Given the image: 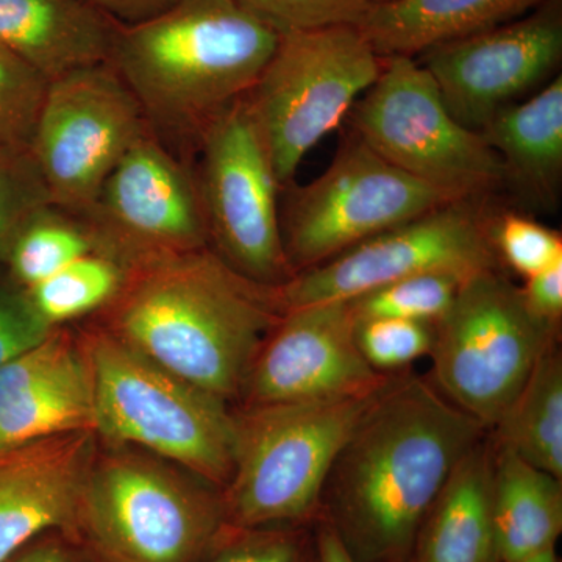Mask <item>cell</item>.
<instances>
[{
  "instance_id": "19",
  "label": "cell",
  "mask_w": 562,
  "mask_h": 562,
  "mask_svg": "<svg viewBox=\"0 0 562 562\" xmlns=\"http://www.w3.org/2000/svg\"><path fill=\"white\" fill-rule=\"evenodd\" d=\"M492 457L487 432L431 503L406 562H501L492 519Z\"/></svg>"
},
{
  "instance_id": "21",
  "label": "cell",
  "mask_w": 562,
  "mask_h": 562,
  "mask_svg": "<svg viewBox=\"0 0 562 562\" xmlns=\"http://www.w3.org/2000/svg\"><path fill=\"white\" fill-rule=\"evenodd\" d=\"M543 0H391L357 25L380 58L417 57L438 44L517 20Z\"/></svg>"
},
{
  "instance_id": "14",
  "label": "cell",
  "mask_w": 562,
  "mask_h": 562,
  "mask_svg": "<svg viewBox=\"0 0 562 562\" xmlns=\"http://www.w3.org/2000/svg\"><path fill=\"white\" fill-rule=\"evenodd\" d=\"M79 217L94 233L98 250L125 269L210 247L194 169L151 132L125 151Z\"/></svg>"
},
{
  "instance_id": "36",
  "label": "cell",
  "mask_w": 562,
  "mask_h": 562,
  "mask_svg": "<svg viewBox=\"0 0 562 562\" xmlns=\"http://www.w3.org/2000/svg\"><path fill=\"white\" fill-rule=\"evenodd\" d=\"M5 562H95L87 547L65 531L50 530L36 536Z\"/></svg>"
},
{
  "instance_id": "7",
  "label": "cell",
  "mask_w": 562,
  "mask_h": 562,
  "mask_svg": "<svg viewBox=\"0 0 562 562\" xmlns=\"http://www.w3.org/2000/svg\"><path fill=\"white\" fill-rule=\"evenodd\" d=\"M382 58L353 25L280 35L244 95L281 187L379 79Z\"/></svg>"
},
{
  "instance_id": "40",
  "label": "cell",
  "mask_w": 562,
  "mask_h": 562,
  "mask_svg": "<svg viewBox=\"0 0 562 562\" xmlns=\"http://www.w3.org/2000/svg\"><path fill=\"white\" fill-rule=\"evenodd\" d=\"M373 3L391 2V0H372Z\"/></svg>"
},
{
  "instance_id": "18",
  "label": "cell",
  "mask_w": 562,
  "mask_h": 562,
  "mask_svg": "<svg viewBox=\"0 0 562 562\" xmlns=\"http://www.w3.org/2000/svg\"><path fill=\"white\" fill-rule=\"evenodd\" d=\"M121 29L87 0H0V46L49 81L111 61Z\"/></svg>"
},
{
  "instance_id": "5",
  "label": "cell",
  "mask_w": 562,
  "mask_h": 562,
  "mask_svg": "<svg viewBox=\"0 0 562 562\" xmlns=\"http://www.w3.org/2000/svg\"><path fill=\"white\" fill-rule=\"evenodd\" d=\"M80 341L90 364L99 438L157 454L224 490L236 449V419L227 402L162 368L105 327Z\"/></svg>"
},
{
  "instance_id": "37",
  "label": "cell",
  "mask_w": 562,
  "mask_h": 562,
  "mask_svg": "<svg viewBox=\"0 0 562 562\" xmlns=\"http://www.w3.org/2000/svg\"><path fill=\"white\" fill-rule=\"evenodd\" d=\"M121 27H136L157 20L180 0H87Z\"/></svg>"
},
{
  "instance_id": "30",
  "label": "cell",
  "mask_w": 562,
  "mask_h": 562,
  "mask_svg": "<svg viewBox=\"0 0 562 562\" xmlns=\"http://www.w3.org/2000/svg\"><path fill=\"white\" fill-rule=\"evenodd\" d=\"M50 81L0 46V146L31 147Z\"/></svg>"
},
{
  "instance_id": "17",
  "label": "cell",
  "mask_w": 562,
  "mask_h": 562,
  "mask_svg": "<svg viewBox=\"0 0 562 562\" xmlns=\"http://www.w3.org/2000/svg\"><path fill=\"white\" fill-rule=\"evenodd\" d=\"M98 449L95 430H77L0 452V562L46 531L77 538L81 494Z\"/></svg>"
},
{
  "instance_id": "2",
  "label": "cell",
  "mask_w": 562,
  "mask_h": 562,
  "mask_svg": "<svg viewBox=\"0 0 562 562\" xmlns=\"http://www.w3.org/2000/svg\"><path fill=\"white\" fill-rule=\"evenodd\" d=\"M105 310L106 330L225 402L241 395L284 314L279 286L247 279L211 247L133 266Z\"/></svg>"
},
{
  "instance_id": "28",
  "label": "cell",
  "mask_w": 562,
  "mask_h": 562,
  "mask_svg": "<svg viewBox=\"0 0 562 562\" xmlns=\"http://www.w3.org/2000/svg\"><path fill=\"white\" fill-rule=\"evenodd\" d=\"M199 562H321L317 527L227 525Z\"/></svg>"
},
{
  "instance_id": "27",
  "label": "cell",
  "mask_w": 562,
  "mask_h": 562,
  "mask_svg": "<svg viewBox=\"0 0 562 562\" xmlns=\"http://www.w3.org/2000/svg\"><path fill=\"white\" fill-rule=\"evenodd\" d=\"M464 280L447 272L419 273L364 292L350 303L358 321L392 317L435 325L452 308Z\"/></svg>"
},
{
  "instance_id": "32",
  "label": "cell",
  "mask_w": 562,
  "mask_h": 562,
  "mask_svg": "<svg viewBox=\"0 0 562 562\" xmlns=\"http://www.w3.org/2000/svg\"><path fill=\"white\" fill-rule=\"evenodd\" d=\"M357 341L366 361L375 371L398 372L430 355L435 325L392 317L362 319L358 321Z\"/></svg>"
},
{
  "instance_id": "39",
  "label": "cell",
  "mask_w": 562,
  "mask_h": 562,
  "mask_svg": "<svg viewBox=\"0 0 562 562\" xmlns=\"http://www.w3.org/2000/svg\"><path fill=\"white\" fill-rule=\"evenodd\" d=\"M524 562H561V558L558 557L557 549H554Z\"/></svg>"
},
{
  "instance_id": "13",
  "label": "cell",
  "mask_w": 562,
  "mask_h": 562,
  "mask_svg": "<svg viewBox=\"0 0 562 562\" xmlns=\"http://www.w3.org/2000/svg\"><path fill=\"white\" fill-rule=\"evenodd\" d=\"M149 132L110 61L52 80L31 144L52 203L76 216L87 213L125 151Z\"/></svg>"
},
{
  "instance_id": "8",
  "label": "cell",
  "mask_w": 562,
  "mask_h": 562,
  "mask_svg": "<svg viewBox=\"0 0 562 562\" xmlns=\"http://www.w3.org/2000/svg\"><path fill=\"white\" fill-rule=\"evenodd\" d=\"M554 341L560 330L532 316L502 269L476 273L435 324L431 383L491 430Z\"/></svg>"
},
{
  "instance_id": "34",
  "label": "cell",
  "mask_w": 562,
  "mask_h": 562,
  "mask_svg": "<svg viewBox=\"0 0 562 562\" xmlns=\"http://www.w3.org/2000/svg\"><path fill=\"white\" fill-rule=\"evenodd\" d=\"M54 330L33 308L24 288L14 281L0 286V366L38 346Z\"/></svg>"
},
{
  "instance_id": "6",
  "label": "cell",
  "mask_w": 562,
  "mask_h": 562,
  "mask_svg": "<svg viewBox=\"0 0 562 562\" xmlns=\"http://www.w3.org/2000/svg\"><path fill=\"white\" fill-rule=\"evenodd\" d=\"M379 391L235 414V468L222 490L227 524L316 525L333 462Z\"/></svg>"
},
{
  "instance_id": "29",
  "label": "cell",
  "mask_w": 562,
  "mask_h": 562,
  "mask_svg": "<svg viewBox=\"0 0 562 562\" xmlns=\"http://www.w3.org/2000/svg\"><path fill=\"white\" fill-rule=\"evenodd\" d=\"M54 205L31 147L0 146V261L25 222Z\"/></svg>"
},
{
  "instance_id": "33",
  "label": "cell",
  "mask_w": 562,
  "mask_h": 562,
  "mask_svg": "<svg viewBox=\"0 0 562 562\" xmlns=\"http://www.w3.org/2000/svg\"><path fill=\"white\" fill-rule=\"evenodd\" d=\"M273 31L283 35L317 29L357 27L372 0H238Z\"/></svg>"
},
{
  "instance_id": "25",
  "label": "cell",
  "mask_w": 562,
  "mask_h": 562,
  "mask_svg": "<svg viewBox=\"0 0 562 562\" xmlns=\"http://www.w3.org/2000/svg\"><path fill=\"white\" fill-rule=\"evenodd\" d=\"M95 250L98 243L87 222L58 206L47 205L25 222L11 244L5 262L14 283L29 290Z\"/></svg>"
},
{
  "instance_id": "1",
  "label": "cell",
  "mask_w": 562,
  "mask_h": 562,
  "mask_svg": "<svg viewBox=\"0 0 562 562\" xmlns=\"http://www.w3.org/2000/svg\"><path fill=\"white\" fill-rule=\"evenodd\" d=\"M487 432L430 379L391 375L333 462L317 522L355 562L408 561L431 503Z\"/></svg>"
},
{
  "instance_id": "38",
  "label": "cell",
  "mask_w": 562,
  "mask_h": 562,
  "mask_svg": "<svg viewBox=\"0 0 562 562\" xmlns=\"http://www.w3.org/2000/svg\"><path fill=\"white\" fill-rule=\"evenodd\" d=\"M321 562H355L328 525L317 522Z\"/></svg>"
},
{
  "instance_id": "24",
  "label": "cell",
  "mask_w": 562,
  "mask_h": 562,
  "mask_svg": "<svg viewBox=\"0 0 562 562\" xmlns=\"http://www.w3.org/2000/svg\"><path fill=\"white\" fill-rule=\"evenodd\" d=\"M558 342L543 351L490 436L495 446L562 479V355Z\"/></svg>"
},
{
  "instance_id": "15",
  "label": "cell",
  "mask_w": 562,
  "mask_h": 562,
  "mask_svg": "<svg viewBox=\"0 0 562 562\" xmlns=\"http://www.w3.org/2000/svg\"><path fill=\"white\" fill-rule=\"evenodd\" d=\"M454 120L473 132L554 79L562 61L561 0L417 55Z\"/></svg>"
},
{
  "instance_id": "3",
  "label": "cell",
  "mask_w": 562,
  "mask_h": 562,
  "mask_svg": "<svg viewBox=\"0 0 562 562\" xmlns=\"http://www.w3.org/2000/svg\"><path fill=\"white\" fill-rule=\"evenodd\" d=\"M279 40L238 0H180L157 20L122 27L110 63L151 135L188 162L211 122L254 87Z\"/></svg>"
},
{
  "instance_id": "12",
  "label": "cell",
  "mask_w": 562,
  "mask_h": 562,
  "mask_svg": "<svg viewBox=\"0 0 562 562\" xmlns=\"http://www.w3.org/2000/svg\"><path fill=\"white\" fill-rule=\"evenodd\" d=\"M483 199H457L366 239L279 286L284 312L350 301L384 284L427 272L461 279L502 269Z\"/></svg>"
},
{
  "instance_id": "20",
  "label": "cell",
  "mask_w": 562,
  "mask_h": 562,
  "mask_svg": "<svg viewBox=\"0 0 562 562\" xmlns=\"http://www.w3.org/2000/svg\"><path fill=\"white\" fill-rule=\"evenodd\" d=\"M483 139L501 158L505 187L539 209H557L562 181V77L492 117Z\"/></svg>"
},
{
  "instance_id": "23",
  "label": "cell",
  "mask_w": 562,
  "mask_h": 562,
  "mask_svg": "<svg viewBox=\"0 0 562 562\" xmlns=\"http://www.w3.org/2000/svg\"><path fill=\"white\" fill-rule=\"evenodd\" d=\"M77 430H94V395L83 346L60 369L0 402V452Z\"/></svg>"
},
{
  "instance_id": "16",
  "label": "cell",
  "mask_w": 562,
  "mask_h": 562,
  "mask_svg": "<svg viewBox=\"0 0 562 562\" xmlns=\"http://www.w3.org/2000/svg\"><path fill=\"white\" fill-rule=\"evenodd\" d=\"M350 301L284 312L251 362L241 395L246 406L333 401L379 391L391 373L375 371L357 341Z\"/></svg>"
},
{
  "instance_id": "9",
  "label": "cell",
  "mask_w": 562,
  "mask_h": 562,
  "mask_svg": "<svg viewBox=\"0 0 562 562\" xmlns=\"http://www.w3.org/2000/svg\"><path fill=\"white\" fill-rule=\"evenodd\" d=\"M349 116L366 146L453 199H484L505 187L501 158L454 120L416 57L382 58L379 79Z\"/></svg>"
},
{
  "instance_id": "26",
  "label": "cell",
  "mask_w": 562,
  "mask_h": 562,
  "mask_svg": "<svg viewBox=\"0 0 562 562\" xmlns=\"http://www.w3.org/2000/svg\"><path fill=\"white\" fill-rule=\"evenodd\" d=\"M125 277L127 269L120 260L95 250L25 291L41 319L57 328L109 306L124 286Z\"/></svg>"
},
{
  "instance_id": "11",
  "label": "cell",
  "mask_w": 562,
  "mask_h": 562,
  "mask_svg": "<svg viewBox=\"0 0 562 562\" xmlns=\"http://www.w3.org/2000/svg\"><path fill=\"white\" fill-rule=\"evenodd\" d=\"M199 194L210 247L247 279L281 286L294 277L280 231L281 184L244 98L199 143Z\"/></svg>"
},
{
  "instance_id": "35",
  "label": "cell",
  "mask_w": 562,
  "mask_h": 562,
  "mask_svg": "<svg viewBox=\"0 0 562 562\" xmlns=\"http://www.w3.org/2000/svg\"><path fill=\"white\" fill-rule=\"evenodd\" d=\"M520 294L532 316L550 327L561 328L562 319V261L546 271L525 279Z\"/></svg>"
},
{
  "instance_id": "10",
  "label": "cell",
  "mask_w": 562,
  "mask_h": 562,
  "mask_svg": "<svg viewBox=\"0 0 562 562\" xmlns=\"http://www.w3.org/2000/svg\"><path fill=\"white\" fill-rule=\"evenodd\" d=\"M452 201L353 136L322 176L288 188L280 205L284 254L295 276Z\"/></svg>"
},
{
  "instance_id": "31",
  "label": "cell",
  "mask_w": 562,
  "mask_h": 562,
  "mask_svg": "<svg viewBox=\"0 0 562 562\" xmlns=\"http://www.w3.org/2000/svg\"><path fill=\"white\" fill-rule=\"evenodd\" d=\"M492 241L501 265L530 279L562 261V236L541 222L519 213L492 220Z\"/></svg>"
},
{
  "instance_id": "4",
  "label": "cell",
  "mask_w": 562,
  "mask_h": 562,
  "mask_svg": "<svg viewBox=\"0 0 562 562\" xmlns=\"http://www.w3.org/2000/svg\"><path fill=\"white\" fill-rule=\"evenodd\" d=\"M98 449L77 538L95 562H199L227 527L216 484L131 446Z\"/></svg>"
},
{
  "instance_id": "22",
  "label": "cell",
  "mask_w": 562,
  "mask_h": 562,
  "mask_svg": "<svg viewBox=\"0 0 562 562\" xmlns=\"http://www.w3.org/2000/svg\"><path fill=\"white\" fill-rule=\"evenodd\" d=\"M492 446V519L501 562H524L557 549L562 479Z\"/></svg>"
}]
</instances>
